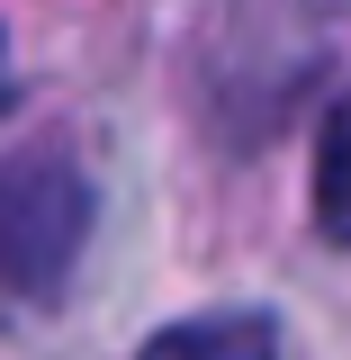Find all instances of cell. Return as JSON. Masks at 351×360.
I'll return each instance as SVG.
<instances>
[{
	"label": "cell",
	"instance_id": "6da1fadb",
	"mask_svg": "<svg viewBox=\"0 0 351 360\" xmlns=\"http://www.w3.org/2000/svg\"><path fill=\"white\" fill-rule=\"evenodd\" d=\"M82 243H90V180L63 153H27L0 172V288L9 297H54Z\"/></svg>",
	"mask_w": 351,
	"mask_h": 360
},
{
	"label": "cell",
	"instance_id": "7a4b0ae2",
	"mask_svg": "<svg viewBox=\"0 0 351 360\" xmlns=\"http://www.w3.org/2000/svg\"><path fill=\"white\" fill-rule=\"evenodd\" d=\"M144 360H279V333L262 315H189L172 333H153Z\"/></svg>",
	"mask_w": 351,
	"mask_h": 360
},
{
	"label": "cell",
	"instance_id": "3957f363",
	"mask_svg": "<svg viewBox=\"0 0 351 360\" xmlns=\"http://www.w3.org/2000/svg\"><path fill=\"white\" fill-rule=\"evenodd\" d=\"M315 225H324L333 243H351V108L324 127V144H315Z\"/></svg>",
	"mask_w": 351,
	"mask_h": 360
},
{
	"label": "cell",
	"instance_id": "277c9868",
	"mask_svg": "<svg viewBox=\"0 0 351 360\" xmlns=\"http://www.w3.org/2000/svg\"><path fill=\"white\" fill-rule=\"evenodd\" d=\"M9 99H18V82H9V45H0V108H9Z\"/></svg>",
	"mask_w": 351,
	"mask_h": 360
}]
</instances>
